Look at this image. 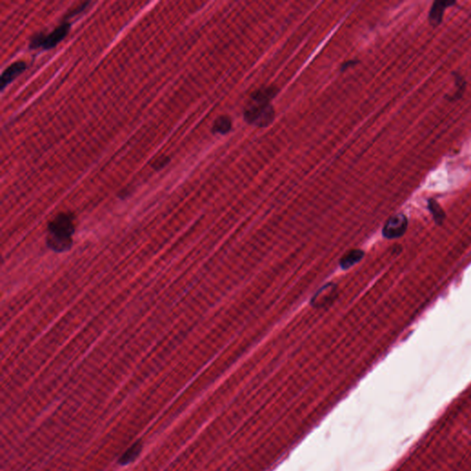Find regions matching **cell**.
<instances>
[{
  "label": "cell",
  "instance_id": "obj_2",
  "mask_svg": "<svg viewBox=\"0 0 471 471\" xmlns=\"http://www.w3.org/2000/svg\"><path fill=\"white\" fill-rule=\"evenodd\" d=\"M69 31L70 23L68 21H65L49 34L38 33L34 34L30 41V48L45 50L52 49L67 37Z\"/></svg>",
  "mask_w": 471,
  "mask_h": 471
},
{
  "label": "cell",
  "instance_id": "obj_4",
  "mask_svg": "<svg viewBox=\"0 0 471 471\" xmlns=\"http://www.w3.org/2000/svg\"><path fill=\"white\" fill-rule=\"evenodd\" d=\"M408 228V219L402 214L398 213L389 217L383 228V235L388 240L398 239L405 234Z\"/></svg>",
  "mask_w": 471,
  "mask_h": 471
},
{
  "label": "cell",
  "instance_id": "obj_1",
  "mask_svg": "<svg viewBox=\"0 0 471 471\" xmlns=\"http://www.w3.org/2000/svg\"><path fill=\"white\" fill-rule=\"evenodd\" d=\"M47 245L56 253L69 250L75 233V217L70 213H58L48 224Z\"/></svg>",
  "mask_w": 471,
  "mask_h": 471
},
{
  "label": "cell",
  "instance_id": "obj_3",
  "mask_svg": "<svg viewBox=\"0 0 471 471\" xmlns=\"http://www.w3.org/2000/svg\"><path fill=\"white\" fill-rule=\"evenodd\" d=\"M244 116L248 123L264 127L273 122L275 111L270 103H257L251 101L245 111Z\"/></svg>",
  "mask_w": 471,
  "mask_h": 471
},
{
  "label": "cell",
  "instance_id": "obj_10",
  "mask_svg": "<svg viewBox=\"0 0 471 471\" xmlns=\"http://www.w3.org/2000/svg\"><path fill=\"white\" fill-rule=\"evenodd\" d=\"M232 128V122L226 116H221L215 120L213 123V132L214 134L224 135L227 134Z\"/></svg>",
  "mask_w": 471,
  "mask_h": 471
},
{
  "label": "cell",
  "instance_id": "obj_5",
  "mask_svg": "<svg viewBox=\"0 0 471 471\" xmlns=\"http://www.w3.org/2000/svg\"><path fill=\"white\" fill-rule=\"evenodd\" d=\"M338 289L334 284H328L320 288L317 294L312 298L311 304L315 308H325L328 305L332 303L337 298Z\"/></svg>",
  "mask_w": 471,
  "mask_h": 471
},
{
  "label": "cell",
  "instance_id": "obj_8",
  "mask_svg": "<svg viewBox=\"0 0 471 471\" xmlns=\"http://www.w3.org/2000/svg\"><path fill=\"white\" fill-rule=\"evenodd\" d=\"M277 90L275 87H266L256 90L252 95V102L270 103L271 100L276 95Z\"/></svg>",
  "mask_w": 471,
  "mask_h": 471
},
{
  "label": "cell",
  "instance_id": "obj_9",
  "mask_svg": "<svg viewBox=\"0 0 471 471\" xmlns=\"http://www.w3.org/2000/svg\"><path fill=\"white\" fill-rule=\"evenodd\" d=\"M364 255H365L364 252H362L360 250H353V251L349 252L343 256V258L341 261L342 268L346 270L350 268V267H352L354 264L360 262L364 257Z\"/></svg>",
  "mask_w": 471,
  "mask_h": 471
},
{
  "label": "cell",
  "instance_id": "obj_12",
  "mask_svg": "<svg viewBox=\"0 0 471 471\" xmlns=\"http://www.w3.org/2000/svg\"><path fill=\"white\" fill-rule=\"evenodd\" d=\"M140 450L141 447H139V446H136V445H135V446H134V447H132V448H130L129 451L127 452V454H124V456H123L124 463H126V462H128V461H130V460L133 459L135 456H136V455L138 454V452H139Z\"/></svg>",
  "mask_w": 471,
  "mask_h": 471
},
{
  "label": "cell",
  "instance_id": "obj_11",
  "mask_svg": "<svg viewBox=\"0 0 471 471\" xmlns=\"http://www.w3.org/2000/svg\"><path fill=\"white\" fill-rule=\"evenodd\" d=\"M429 209L432 213V216L434 218V221L438 224H441L444 220L445 214L443 213V209L438 204V202L434 200H430L429 201Z\"/></svg>",
  "mask_w": 471,
  "mask_h": 471
},
{
  "label": "cell",
  "instance_id": "obj_6",
  "mask_svg": "<svg viewBox=\"0 0 471 471\" xmlns=\"http://www.w3.org/2000/svg\"><path fill=\"white\" fill-rule=\"evenodd\" d=\"M27 68V64L23 61H17L13 63L11 66L3 71L0 78V89L3 90L12 81L23 73Z\"/></svg>",
  "mask_w": 471,
  "mask_h": 471
},
{
  "label": "cell",
  "instance_id": "obj_13",
  "mask_svg": "<svg viewBox=\"0 0 471 471\" xmlns=\"http://www.w3.org/2000/svg\"><path fill=\"white\" fill-rule=\"evenodd\" d=\"M169 160H170L169 157H165V156L158 157V158L156 159V160L154 161V163H153V168L158 170V169H160V168H164V167L169 162Z\"/></svg>",
  "mask_w": 471,
  "mask_h": 471
},
{
  "label": "cell",
  "instance_id": "obj_7",
  "mask_svg": "<svg viewBox=\"0 0 471 471\" xmlns=\"http://www.w3.org/2000/svg\"><path fill=\"white\" fill-rule=\"evenodd\" d=\"M454 2H448V1H436L433 3L432 7V10L430 12V16H429V21L432 25L436 26L440 24L442 20H443V12L444 10L447 7L454 5Z\"/></svg>",
  "mask_w": 471,
  "mask_h": 471
}]
</instances>
